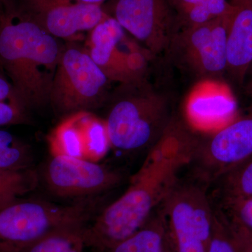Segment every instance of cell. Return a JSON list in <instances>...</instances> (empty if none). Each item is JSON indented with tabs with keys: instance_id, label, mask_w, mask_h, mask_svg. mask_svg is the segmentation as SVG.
<instances>
[{
	"instance_id": "obj_1",
	"label": "cell",
	"mask_w": 252,
	"mask_h": 252,
	"mask_svg": "<svg viewBox=\"0 0 252 252\" xmlns=\"http://www.w3.org/2000/svg\"><path fill=\"white\" fill-rule=\"evenodd\" d=\"M196 138V132L175 117L130 179L128 189L86 225V248L104 252L138 231L188 165Z\"/></svg>"
},
{
	"instance_id": "obj_2",
	"label": "cell",
	"mask_w": 252,
	"mask_h": 252,
	"mask_svg": "<svg viewBox=\"0 0 252 252\" xmlns=\"http://www.w3.org/2000/svg\"><path fill=\"white\" fill-rule=\"evenodd\" d=\"M63 47L15 2L0 11V67L28 109L49 103Z\"/></svg>"
},
{
	"instance_id": "obj_3",
	"label": "cell",
	"mask_w": 252,
	"mask_h": 252,
	"mask_svg": "<svg viewBox=\"0 0 252 252\" xmlns=\"http://www.w3.org/2000/svg\"><path fill=\"white\" fill-rule=\"evenodd\" d=\"M107 102L110 147L122 154L147 155L176 117L171 97L147 79L119 84Z\"/></svg>"
},
{
	"instance_id": "obj_4",
	"label": "cell",
	"mask_w": 252,
	"mask_h": 252,
	"mask_svg": "<svg viewBox=\"0 0 252 252\" xmlns=\"http://www.w3.org/2000/svg\"><path fill=\"white\" fill-rule=\"evenodd\" d=\"M95 204L70 205L18 198L0 204V252H21L54 230L91 220Z\"/></svg>"
},
{
	"instance_id": "obj_5",
	"label": "cell",
	"mask_w": 252,
	"mask_h": 252,
	"mask_svg": "<svg viewBox=\"0 0 252 252\" xmlns=\"http://www.w3.org/2000/svg\"><path fill=\"white\" fill-rule=\"evenodd\" d=\"M209 189L208 182L188 170L160 204L176 252H209L214 230Z\"/></svg>"
},
{
	"instance_id": "obj_6",
	"label": "cell",
	"mask_w": 252,
	"mask_h": 252,
	"mask_svg": "<svg viewBox=\"0 0 252 252\" xmlns=\"http://www.w3.org/2000/svg\"><path fill=\"white\" fill-rule=\"evenodd\" d=\"M70 42L63 47L49 97L54 110L67 116L107 103L110 82L87 49Z\"/></svg>"
},
{
	"instance_id": "obj_7",
	"label": "cell",
	"mask_w": 252,
	"mask_h": 252,
	"mask_svg": "<svg viewBox=\"0 0 252 252\" xmlns=\"http://www.w3.org/2000/svg\"><path fill=\"white\" fill-rule=\"evenodd\" d=\"M235 8L205 24L179 29L164 55L167 61L198 82L220 80L225 75L227 36Z\"/></svg>"
},
{
	"instance_id": "obj_8",
	"label": "cell",
	"mask_w": 252,
	"mask_h": 252,
	"mask_svg": "<svg viewBox=\"0 0 252 252\" xmlns=\"http://www.w3.org/2000/svg\"><path fill=\"white\" fill-rule=\"evenodd\" d=\"M125 30L109 16L91 30L88 52L110 81L120 84L147 79L152 55L135 41L129 39Z\"/></svg>"
},
{
	"instance_id": "obj_9",
	"label": "cell",
	"mask_w": 252,
	"mask_h": 252,
	"mask_svg": "<svg viewBox=\"0 0 252 252\" xmlns=\"http://www.w3.org/2000/svg\"><path fill=\"white\" fill-rule=\"evenodd\" d=\"M252 157V105L246 115L220 130L201 135L194 145L188 167L211 183L220 175Z\"/></svg>"
},
{
	"instance_id": "obj_10",
	"label": "cell",
	"mask_w": 252,
	"mask_h": 252,
	"mask_svg": "<svg viewBox=\"0 0 252 252\" xmlns=\"http://www.w3.org/2000/svg\"><path fill=\"white\" fill-rule=\"evenodd\" d=\"M170 0H117L114 17L154 58L164 56L179 31Z\"/></svg>"
},
{
	"instance_id": "obj_11",
	"label": "cell",
	"mask_w": 252,
	"mask_h": 252,
	"mask_svg": "<svg viewBox=\"0 0 252 252\" xmlns=\"http://www.w3.org/2000/svg\"><path fill=\"white\" fill-rule=\"evenodd\" d=\"M44 178L48 189L61 198H85L118 187L124 174L96 162L53 156L46 165Z\"/></svg>"
},
{
	"instance_id": "obj_12",
	"label": "cell",
	"mask_w": 252,
	"mask_h": 252,
	"mask_svg": "<svg viewBox=\"0 0 252 252\" xmlns=\"http://www.w3.org/2000/svg\"><path fill=\"white\" fill-rule=\"evenodd\" d=\"M18 9L50 34L74 41L110 16L102 5L76 0H15Z\"/></svg>"
},
{
	"instance_id": "obj_13",
	"label": "cell",
	"mask_w": 252,
	"mask_h": 252,
	"mask_svg": "<svg viewBox=\"0 0 252 252\" xmlns=\"http://www.w3.org/2000/svg\"><path fill=\"white\" fill-rule=\"evenodd\" d=\"M236 103L228 88L220 81L197 83L185 104V122L195 132L213 133L230 123Z\"/></svg>"
},
{
	"instance_id": "obj_14",
	"label": "cell",
	"mask_w": 252,
	"mask_h": 252,
	"mask_svg": "<svg viewBox=\"0 0 252 252\" xmlns=\"http://www.w3.org/2000/svg\"><path fill=\"white\" fill-rule=\"evenodd\" d=\"M235 6L227 36L225 74L243 88L252 64V6Z\"/></svg>"
},
{
	"instance_id": "obj_15",
	"label": "cell",
	"mask_w": 252,
	"mask_h": 252,
	"mask_svg": "<svg viewBox=\"0 0 252 252\" xmlns=\"http://www.w3.org/2000/svg\"><path fill=\"white\" fill-rule=\"evenodd\" d=\"M214 215L237 248L252 242V197L234 196L209 190Z\"/></svg>"
},
{
	"instance_id": "obj_16",
	"label": "cell",
	"mask_w": 252,
	"mask_h": 252,
	"mask_svg": "<svg viewBox=\"0 0 252 252\" xmlns=\"http://www.w3.org/2000/svg\"><path fill=\"white\" fill-rule=\"evenodd\" d=\"M102 252H177L160 205L138 231Z\"/></svg>"
},
{
	"instance_id": "obj_17",
	"label": "cell",
	"mask_w": 252,
	"mask_h": 252,
	"mask_svg": "<svg viewBox=\"0 0 252 252\" xmlns=\"http://www.w3.org/2000/svg\"><path fill=\"white\" fill-rule=\"evenodd\" d=\"M87 224L69 225L54 230L21 252H84V231Z\"/></svg>"
},
{
	"instance_id": "obj_18",
	"label": "cell",
	"mask_w": 252,
	"mask_h": 252,
	"mask_svg": "<svg viewBox=\"0 0 252 252\" xmlns=\"http://www.w3.org/2000/svg\"><path fill=\"white\" fill-rule=\"evenodd\" d=\"M209 190L221 195L252 197V157L219 177Z\"/></svg>"
},
{
	"instance_id": "obj_19",
	"label": "cell",
	"mask_w": 252,
	"mask_h": 252,
	"mask_svg": "<svg viewBox=\"0 0 252 252\" xmlns=\"http://www.w3.org/2000/svg\"><path fill=\"white\" fill-rule=\"evenodd\" d=\"M28 111L9 78L0 67V126L26 124Z\"/></svg>"
},
{
	"instance_id": "obj_20",
	"label": "cell",
	"mask_w": 252,
	"mask_h": 252,
	"mask_svg": "<svg viewBox=\"0 0 252 252\" xmlns=\"http://www.w3.org/2000/svg\"><path fill=\"white\" fill-rule=\"evenodd\" d=\"M37 185V175L31 168L16 171L0 170V204L21 198Z\"/></svg>"
},
{
	"instance_id": "obj_21",
	"label": "cell",
	"mask_w": 252,
	"mask_h": 252,
	"mask_svg": "<svg viewBox=\"0 0 252 252\" xmlns=\"http://www.w3.org/2000/svg\"><path fill=\"white\" fill-rule=\"evenodd\" d=\"M234 8L235 5L230 4L227 0H203L178 18L179 29L205 24L229 14Z\"/></svg>"
},
{
	"instance_id": "obj_22",
	"label": "cell",
	"mask_w": 252,
	"mask_h": 252,
	"mask_svg": "<svg viewBox=\"0 0 252 252\" xmlns=\"http://www.w3.org/2000/svg\"><path fill=\"white\" fill-rule=\"evenodd\" d=\"M208 252H239L224 227L214 215V230Z\"/></svg>"
},
{
	"instance_id": "obj_23",
	"label": "cell",
	"mask_w": 252,
	"mask_h": 252,
	"mask_svg": "<svg viewBox=\"0 0 252 252\" xmlns=\"http://www.w3.org/2000/svg\"><path fill=\"white\" fill-rule=\"evenodd\" d=\"M203 0H170L172 6H175L180 14L177 15V18L185 15L194 6L201 3Z\"/></svg>"
},
{
	"instance_id": "obj_24",
	"label": "cell",
	"mask_w": 252,
	"mask_h": 252,
	"mask_svg": "<svg viewBox=\"0 0 252 252\" xmlns=\"http://www.w3.org/2000/svg\"><path fill=\"white\" fill-rule=\"evenodd\" d=\"M16 139L14 135H11L7 131L0 130V148L5 144L12 142Z\"/></svg>"
},
{
	"instance_id": "obj_25",
	"label": "cell",
	"mask_w": 252,
	"mask_h": 252,
	"mask_svg": "<svg viewBox=\"0 0 252 252\" xmlns=\"http://www.w3.org/2000/svg\"><path fill=\"white\" fill-rule=\"evenodd\" d=\"M251 66V67H252ZM244 90H245V94L249 97L252 99V77L251 79L247 82L243 86Z\"/></svg>"
},
{
	"instance_id": "obj_26",
	"label": "cell",
	"mask_w": 252,
	"mask_h": 252,
	"mask_svg": "<svg viewBox=\"0 0 252 252\" xmlns=\"http://www.w3.org/2000/svg\"><path fill=\"white\" fill-rule=\"evenodd\" d=\"M14 0H0V11L7 9L14 4Z\"/></svg>"
},
{
	"instance_id": "obj_27",
	"label": "cell",
	"mask_w": 252,
	"mask_h": 252,
	"mask_svg": "<svg viewBox=\"0 0 252 252\" xmlns=\"http://www.w3.org/2000/svg\"><path fill=\"white\" fill-rule=\"evenodd\" d=\"M233 5H247L252 6V0H233Z\"/></svg>"
},
{
	"instance_id": "obj_28",
	"label": "cell",
	"mask_w": 252,
	"mask_h": 252,
	"mask_svg": "<svg viewBox=\"0 0 252 252\" xmlns=\"http://www.w3.org/2000/svg\"><path fill=\"white\" fill-rule=\"evenodd\" d=\"M237 249L239 252H252V242Z\"/></svg>"
},
{
	"instance_id": "obj_29",
	"label": "cell",
	"mask_w": 252,
	"mask_h": 252,
	"mask_svg": "<svg viewBox=\"0 0 252 252\" xmlns=\"http://www.w3.org/2000/svg\"><path fill=\"white\" fill-rule=\"evenodd\" d=\"M76 1H81V2L87 3V4H94L102 5L106 0H76Z\"/></svg>"
},
{
	"instance_id": "obj_30",
	"label": "cell",
	"mask_w": 252,
	"mask_h": 252,
	"mask_svg": "<svg viewBox=\"0 0 252 252\" xmlns=\"http://www.w3.org/2000/svg\"><path fill=\"white\" fill-rule=\"evenodd\" d=\"M92 252H102L98 251V250H92Z\"/></svg>"
}]
</instances>
